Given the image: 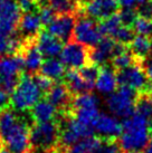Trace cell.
I'll return each mask as SVG.
<instances>
[{
	"label": "cell",
	"mask_w": 152,
	"mask_h": 153,
	"mask_svg": "<svg viewBox=\"0 0 152 153\" xmlns=\"http://www.w3.org/2000/svg\"><path fill=\"white\" fill-rule=\"evenodd\" d=\"M0 137L9 153H30V126L10 107L0 112Z\"/></svg>",
	"instance_id": "obj_1"
},
{
	"label": "cell",
	"mask_w": 152,
	"mask_h": 153,
	"mask_svg": "<svg viewBox=\"0 0 152 153\" xmlns=\"http://www.w3.org/2000/svg\"><path fill=\"white\" fill-rule=\"evenodd\" d=\"M149 122L148 119L138 113L123 121L122 133L118 137V144L123 152H140L145 149L152 135Z\"/></svg>",
	"instance_id": "obj_2"
},
{
	"label": "cell",
	"mask_w": 152,
	"mask_h": 153,
	"mask_svg": "<svg viewBox=\"0 0 152 153\" xmlns=\"http://www.w3.org/2000/svg\"><path fill=\"white\" fill-rule=\"evenodd\" d=\"M44 94L35 83L31 75L24 73L20 82L10 96V106L15 111H30L37 104Z\"/></svg>",
	"instance_id": "obj_3"
},
{
	"label": "cell",
	"mask_w": 152,
	"mask_h": 153,
	"mask_svg": "<svg viewBox=\"0 0 152 153\" xmlns=\"http://www.w3.org/2000/svg\"><path fill=\"white\" fill-rule=\"evenodd\" d=\"M60 128L56 121L46 123H34L30 126L31 149L51 153L59 146Z\"/></svg>",
	"instance_id": "obj_4"
},
{
	"label": "cell",
	"mask_w": 152,
	"mask_h": 153,
	"mask_svg": "<svg viewBox=\"0 0 152 153\" xmlns=\"http://www.w3.org/2000/svg\"><path fill=\"white\" fill-rule=\"evenodd\" d=\"M138 92L125 85H118V88L107 96L106 107L111 114L118 119L127 120L135 113V101Z\"/></svg>",
	"instance_id": "obj_5"
},
{
	"label": "cell",
	"mask_w": 152,
	"mask_h": 153,
	"mask_svg": "<svg viewBox=\"0 0 152 153\" xmlns=\"http://www.w3.org/2000/svg\"><path fill=\"white\" fill-rule=\"evenodd\" d=\"M76 24L73 33V39L87 47H95L103 39L98 22L85 15H76Z\"/></svg>",
	"instance_id": "obj_6"
},
{
	"label": "cell",
	"mask_w": 152,
	"mask_h": 153,
	"mask_svg": "<svg viewBox=\"0 0 152 153\" xmlns=\"http://www.w3.org/2000/svg\"><path fill=\"white\" fill-rule=\"evenodd\" d=\"M118 85H125L138 93H152V81L149 78L142 64H134L121 72H116Z\"/></svg>",
	"instance_id": "obj_7"
},
{
	"label": "cell",
	"mask_w": 152,
	"mask_h": 153,
	"mask_svg": "<svg viewBox=\"0 0 152 153\" xmlns=\"http://www.w3.org/2000/svg\"><path fill=\"white\" fill-rule=\"evenodd\" d=\"M91 47H87L75 40H71L65 44L59 59L68 69H80L87 65H91L89 60Z\"/></svg>",
	"instance_id": "obj_8"
},
{
	"label": "cell",
	"mask_w": 152,
	"mask_h": 153,
	"mask_svg": "<svg viewBox=\"0 0 152 153\" xmlns=\"http://www.w3.org/2000/svg\"><path fill=\"white\" fill-rule=\"evenodd\" d=\"M21 16L16 0H0V36L17 34Z\"/></svg>",
	"instance_id": "obj_9"
},
{
	"label": "cell",
	"mask_w": 152,
	"mask_h": 153,
	"mask_svg": "<svg viewBox=\"0 0 152 153\" xmlns=\"http://www.w3.org/2000/svg\"><path fill=\"white\" fill-rule=\"evenodd\" d=\"M76 18V13H57L55 19L45 29L64 44H67L73 39Z\"/></svg>",
	"instance_id": "obj_10"
},
{
	"label": "cell",
	"mask_w": 152,
	"mask_h": 153,
	"mask_svg": "<svg viewBox=\"0 0 152 153\" xmlns=\"http://www.w3.org/2000/svg\"><path fill=\"white\" fill-rule=\"evenodd\" d=\"M94 132L103 141L116 140L122 133V123L114 115L100 113L93 124Z\"/></svg>",
	"instance_id": "obj_11"
},
{
	"label": "cell",
	"mask_w": 152,
	"mask_h": 153,
	"mask_svg": "<svg viewBox=\"0 0 152 153\" xmlns=\"http://www.w3.org/2000/svg\"><path fill=\"white\" fill-rule=\"evenodd\" d=\"M118 11L120 4L116 0H92L80 13L100 22L103 19L118 13Z\"/></svg>",
	"instance_id": "obj_12"
},
{
	"label": "cell",
	"mask_w": 152,
	"mask_h": 153,
	"mask_svg": "<svg viewBox=\"0 0 152 153\" xmlns=\"http://www.w3.org/2000/svg\"><path fill=\"white\" fill-rule=\"evenodd\" d=\"M74 95L64 82H56L51 89L46 94V100L57 108L58 112L72 113Z\"/></svg>",
	"instance_id": "obj_13"
},
{
	"label": "cell",
	"mask_w": 152,
	"mask_h": 153,
	"mask_svg": "<svg viewBox=\"0 0 152 153\" xmlns=\"http://www.w3.org/2000/svg\"><path fill=\"white\" fill-rule=\"evenodd\" d=\"M44 29L38 13H22L18 25V35L22 40H36L39 33Z\"/></svg>",
	"instance_id": "obj_14"
},
{
	"label": "cell",
	"mask_w": 152,
	"mask_h": 153,
	"mask_svg": "<svg viewBox=\"0 0 152 153\" xmlns=\"http://www.w3.org/2000/svg\"><path fill=\"white\" fill-rule=\"evenodd\" d=\"M21 56L24 58L26 73L29 75H34L39 73L40 67L44 62V56L37 45L36 40H24V49L21 51Z\"/></svg>",
	"instance_id": "obj_15"
},
{
	"label": "cell",
	"mask_w": 152,
	"mask_h": 153,
	"mask_svg": "<svg viewBox=\"0 0 152 153\" xmlns=\"http://www.w3.org/2000/svg\"><path fill=\"white\" fill-rule=\"evenodd\" d=\"M37 45L42 51L44 58H56L63 51L65 44L57 37L49 34L45 28L39 33L37 37Z\"/></svg>",
	"instance_id": "obj_16"
},
{
	"label": "cell",
	"mask_w": 152,
	"mask_h": 153,
	"mask_svg": "<svg viewBox=\"0 0 152 153\" xmlns=\"http://www.w3.org/2000/svg\"><path fill=\"white\" fill-rule=\"evenodd\" d=\"M118 75L111 64L101 66L100 76L97 78L95 87L98 93L103 95H111L118 89Z\"/></svg>",
	"instance_id": "obj_17"
},
{
	"label": "cell",
	"mask_w": 152,
	"mask_h": 153,
	"mask_svg": "<svg viewBox=\"0 0 152 153\" xmlns=\"http://www.w3.org/2000/svg\"><path fill=\"white\" fill-rule=\"evenodd\" d=\"M57 115H58L57 108L47 100H40L30 110V116L34 121V123L53 122L57 119Z\"/></svg>",
	"instance_id": "obj_18"
},
{
	"label": "cell",
	"mask_w": 152,
	"mask_h": 153,
	"mask_svg": "<svg viewBox=\"0 0 152 153\" xmlns=\"http://www.w3.org/2000/svg\"><path fill=\"white\" fill-rule=\"evenodd\" d=\"M63 82L68 86V88L74 96L80 94L92 93L93 91V88L83 79L78 69H67Z\"/></svg>",
	"instance_id": "obj_19"
},
{
	"label": "cell",
	"mask_w": 152,
	"mask_h": 153,
	"mask_svg": "<svg viewBox=\"0 0 152 153\" xmlns=\"http://www.w3.org/2000/svg\"><path fill=\"white\" fill-rule=\"evenodd\" d=\"M129 49L136 62L143 64L144 60L152 55V38L136 35L134 40L129 46Z\"/></svg>",
	"instance_id": "obj_20"
},
{
	"label": "cell",
	"mask_w": 152,
	"mask_h": 153,
	"mask_svg": "<svg viewBox=\"0 0 152 153\" xmlns=\"http://www.w3.org/2000/svg\"><path fill=\"white\" fill-rule=\"evenodd\" d=\"M66 66L57 58H46L42 62L39 73L49 77L54 82H59L64 79V76L66 74Z\"/></svg>",
	"instance_id": "obj_21"
},
{
	"label": "cell",
	"mask_w": 152,
	"mask_h": 153,
	"mask_svg": "<svg viewBox=\"0 0 152 153\" xmlns=\"http://www.w3.org/2000/svg\"><path fill=\"white\" fill-rule=\"evenodd\" d=\"M101 143L102 140L98 136H89L78 141L71 148L65 150V153H93Z\"/></svg>",
	"instance_id": "obj_22"
},
{
	"label": "cell",
	"mask_w": 152,
	"mask_h": 153,
	"mask_svg": "<svg viewBox=\"0 0 152 153\" xmlns=\"http://www.w3.org/2000/svg\"><path fill=\"white\" fill-rule=\"evenodd\" d=\"M135 113L149 121L152 120V93H138L135 101Z\"/></svg>",
	"instance_id": "obj_23"
},
{
	"label": "cell",
	"mask_w": 152,
	"mask_h": 153,
	"mask_svg": "<svg viewBox=\"0 0 152 153\" xmlns=\"http://www.w3.org/2000/svg\"><path fill=\"white\" fill-rule=\"evenodd\" d=\"M100 101L98 98L92 93H85L75 95L72 103V112L75 110H82V108H92V107H98Z\"/></svg>",
	"instance_id": "obj_24"
},
{
	"label": "cell",
	"mask_w": 152,
	"mask_h": 153,
	"mask_svg": "<svg viewBox=\"0 0 152 153\" xmlns=\"http://www.w3.org/2000/svg\"><path fill=\"white\" fill-rule=\"evenodd\" d=\"M110 64L114 68L115 72H121V71H124V69L133 66L134 64H140V63L136 62L134 56L131 54L130 49H127V51H123L122 54L115 56L113 59L111 60Z\"/></svg>",
	"instance_id": "obj_25"
},
{
	"label": "cell",
	"mask_w": 152,
	"mask_h": 153,
	"mask_svg": "<svg viewBox=\"0 0 152 153\" xmlns=\"http://www.w3.org/2000/svg\"><path fill=\"white\" fill-rule=\"evenodd\" d=\"M121 26H122V24H121V19H120L118 13L111 16V17L106 18V19H103V20L98 22V27H100L102 35L104 37H110V38Z\"/></svg>",
	"instance_id": "obj_26"
},
{
	"label": "cell",
	"mask_w": 152,
	"mask_h": 153,
	"mask_svg": "<svg viewBox=\"0 0 152 153\" xmlns=\"http://www.w3.org/2000/svg\"><path fill=\"white\" fill-rule=\"evenodd\" d=\"M135 31L133 30V28L131 27H125V26H121L115 33L113 34V36L111 38L113 39L114 42H116L118 44H122L124 46H130L131 43L134 40Z\"/></svg>",
	"instance_id": "obj_27"
},
{
	"label": "cell",
	"mask_w": 152,
	"mask_h": 153,
	"mask_svg": "<svg viewBox=\"0 0 152 153\" xmlns=\"http://www.w3.org/2000/svg\"><path fill=\"white\" fill-rule=\"evenodd\" d=\"M78 71H80V74L82 75V77H83V79L93 88L94 85L96 84L97 78L100 76L101 66L91 64V65L85 66V67H83V68H80Z\"/></svg>",
	"instance_id": "obj_28"
},
{
	"label": "cell",
	"mask_w": 152,
	"mask_h": 153,
	"mask_svg": "<svg viewBox=\"0 0 152 153\" xmlns=\"http://www.w3.org/2000/svg\"><path fill=\"white\" fill-rule=\"evenodd\" d=\"M48 6L56 13H76V6L73 0H47Z\"/></svg>",
	"instance_id": "obj_29"
},
{
	"label": "cell",
	"mask_w": 152,
	"mask_h": 153,
	"mask_svg": "<svg viewBox=\"0 0 152 153\" xmlns=\"http://www.w3.org/2000/svg\"><path fill=\"white\" fill-rule=\"evenodd\" d=\"M133 30L135 31V34L139 36L152 38V20L138 16L134 25H133Z\"/></svg>",
	"instance_id": "obj_30"
},
{
	"label": "cell",
	"mask_w": 152,
	"mask_h": 153,
	"mask_svg": "<svg viewBox=\"0 0 152 153\" xmlns=\"http://www.w3.org/2000/svg\"><path fill=\"white\" fill-rule=\"evenodd\" d=\"M118 16H120L122 26L133 28V25H134L135 20L138 18V13H136V9L122 8L118 11Z\"/></svg>",
	"instance_id": "obj_31"
},
{
	"label": "cell",
	"mask_w": 152,
	"mask_h": 153,
	"mask_svg": "<svg viewBox=\"0 0 152 153\" xmlns=\"http://www.w3.org/2000/svg\"><path fill=\"white\" fill-rule=\"evenodd\" d=\"M31 76L34 78L35 83H36L37 86L39 87V89L42 91V93L45 94V95L51 91V87L55 84V82L53 81V79H51L49 77L45 76V75H42L40 73H36V74L31 75Z\"/></svg>",
	"instance_id": "obj_32"
},
{
	"label": "cell",
	"mask_w": 152,
	"mask_h": 153,
	"mask_svg": "<svg viewBox=\"0 0 152 153\" xmlns=\"http://www.w3.org/2000/svg\"><path fill=\"white\" fill-rule=\"evenodd\" d=\"M93 153H124L118 144V141H103Z\"/></svg>",
	"instance_id": "obj_33"
},
{
	"label": "cell",
	"mask_w": 152,
	"mask_h": 153,
	"mask_svg": "<svg viewBox=\"0 0 152 153\" xmlns=\"http://www.w3.org/2000/svg\"><path fill=\"white\" fill-rule=\"evenodd\" d=\"M38 13H39V17H40V20H42V24L44 28H46L47 26L49 25V24L55 19L56 16H57V13H56L55 10L53 8H51L48 4H47V6H44V7H42V8L39 9Z\"/></svg>",
	"instance_id": "obj_34"
},
{
	"label": "cell",
	"mask_w": 152,
	"mask_h": 153,
	"mask_svg": "<svg viewBox=\"0 0 152 153\" xmlns=\"http://www.w3.org/2000/svg\"><path fill=\"white\" fill-rule=\"evenodd\" d=\"M20 8L21 13H38L39 6L36 0H16Z\"/></svg>",
	"instance_id": "obj_35"
},
{
	"label": "cell",
	"mask_w": 152,
	"mask_h": 153,
	"mask_svg": "<svg viewBox=\"0 0 152 153\" xmlns=\"http://www.w3.org/2000/svg\"><path fill=\"white\" fill-rule=\"evenodd\" d=\"M138 16L152 20V0H145L143 4L136 8Z\"/></svg>",
	"instance_id": "obj_36"
},
{
	"label": "cell",
	"mask_w": 152,
	"mask_h": 153,
	"mask_svg": "<svg viewBox=\"0 0 152 153\" xmlns=\"http://www.w3.org/2000/svg\"><path fill=\"white\" fill-rule=\"evenodd\" d=\"M10 94L4 89L0 78V112L10 107Z\"/></svg>",
	"instance_id": "obj_37"
},
{
	"label": "cell",
	"mask_w": 152,
	"mask_h": 153,
	"mask_svg": "<svg viewBox=\"0 0 152 153\" xmlns=\"http://www.w3.org/2000/svg\"><path fill=\"white\" fill-rule=\"evenodd\" d=\"M122 8H133L136 9L140 4H142L145 0H116Z\"/></svg>",
	"instance_id": "obj_38"
},
{
	"label": "cell",
	"mask_w": 152,
	"mask_h": 153,
	"mask_svg": "<svg viewBox=\"0 0 152 153\" xmlns=\"http://www.w3.org/2000/svg\"><path fill=\"white\" fill-rule=\"evenodd\" d=\"M142 66H143L144 71H145L147 75L149 76V78L152 81V55L149 57L148 59L144 60L143 64H142Z\"/></svg>",
	"instance_id": "obj_39"
},
{
	"label": "cell",
	"mask_w": 152,
	"mask_h": 153,
	"mask_svg": "<svg viewBox=\"0 0 152 153\" xmlns=\"http://www.w3.org/2000/svg\"><path fill=\"white\" fill-rule=\"evenodd\" d=\"M143 153H152V135H151L150 141H149L148 145H147L145 149L143 150Z\"/></svg>",
	"instance_id": "obj_40"
},
{
	"label": "cell",
	"mask_w": 152,
	"mask_h": 153,
	"mask_svg": "<svg viewBox=\"0 0 152 153\" xmlns=\"http://www.w3.org/2000/svg\"><path fill=\"white\" fill-rule=\"evenodd\" d=\"M38 2V6H39V9L42 8V7H44V6H47L48 4V1L47 0H36Z\"/></svg>",
	"instance_id": "obj_41"
},
{
	"label": "cell",
	"mask_w": 152,
	"mask_h": 153,
	"mask_svg": "<svg viewBox=\"0 0 152 153\" xmlns=\"http://www.w3.org/2000/svg\"><path fill=\"white\" fill-rule=\"evenodd\" d=\"M0 153H9V151L7 149H1L0 150Z\"/></svg>",
	"instance_id": "obj_42"
},
{
	"label": "cell",
	"mask_w": 152,
	"mask_h": 153,
	"mask_svg": "<svg viewBox=\"0 0 152 153\" xmlns=\"http://www.w3.org/2000/svg\"><path fill=\"white\" fill-rule=\"evenodd\" d=\"M2 143H4V142H2V140H1V137H0V150L4 149V146H2Z\"/></svg>",
	"instance_id": "obj_43"
},
{
	"label": "cell",
	"mask_w": 152,
	"mask_h": 153,
	"mask_svg": "<svg viewBox=\"0 0 152 153\" xmlns=\"http://www.w3.org/2000/svg\"><path fill=\"white\" fill-rule=\"evenodd\" d=\"M125 153H141V152H125Z\"/></svg>",
	"instance_id": "obj_44"
},
{
	"label": "cell",
	"mask_w": 152,
	"mask_h": 153,
	"mask_svg": "<svg viewBox=\"0 0 152 153\" xmlns=\"http://www.w3.org/2000/svg\"><path fill=\"white\" fill-rule=\"evenodd\" d=\"M0 59H1V56H0Z\"/></svg>",
	"instance_id": "obj_45"
}]
</instances>
